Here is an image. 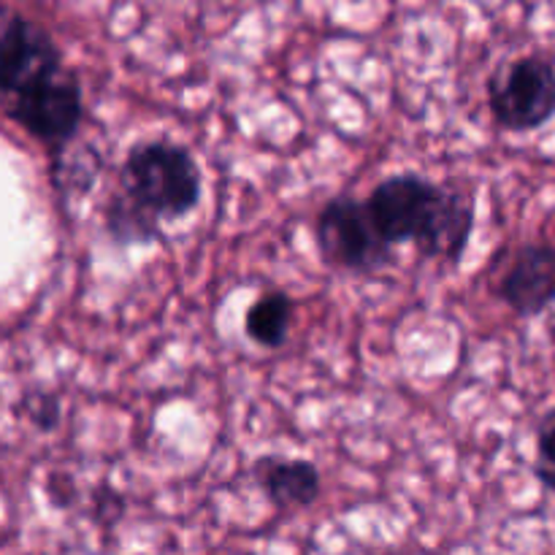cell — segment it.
Returning a JSON list of instances; mask_svg holds the SVG:
<instances>
[{"label":"cell","mask_w":555,"mask_h":555,"mask_svg":"<svg viewBox=\"0 0 555 555\" xmlns=\"http://www.w3.org/2000/svg\"><path fill=\"white\" fill-rule=\"evenodd\" d=\"M0 108L54 152L85 117L81 85L54 38L16 9L0 5Z\"/></svg>","instance_id":"1"},{"label":"cell","mask_w":555,"mask_h":555,"mask_svg":"<svg viewBox=\"0 0 555 555\" xmlns=\"http://www.w3.org/2000/svg\"><path fill=\"white\" fill-rule=\"evenodd\" d=\"M253 477L276 507H309L320 496V472L312 461L260 455Z\"/></svg>","instance_id":"7"},{"label":"cell","mask_w":555,"mask_h":555,"mask_svg":"<svg viewBox=\"0 0 555 555\" xmlns=\"http://www.w3.org/2000/svg\"><path fill=\"white\" fill-rule=\"evenodd\" d=\"M106 231L117 244H146L160 236V222L144 215L117 190L106 204Z\"/></svg>","instance_id":"9"},{"label":"cell","mask_w":555,"mask_h":555,"mask_svg":"<svg viewBox=\"0 0 555 555\" xmlns=\"http://www.w3.org/2000/svg\"><path fill=\"white\" fill-rule=\"evenodd\" d=\"M204 173L193 152L173 141L130 146L119 168V193L157 222L190 215L198 206Z\"/></svg>","instance_id":"3"},{"label":"cell","mask_w":555,"mask_h":555,"mask_svg":"<svg viewBox=\"0 0 555 555\" xmlns=\"http://www.w3.org/2000/svg\"><path fill=\"white\" fill-rule=\"evenodd\" d=\"M488 106L507 130H537L555 114V68L540 54L502 65L488 81Z\"/></svg>","instance_id":"5"},{"label":"cell","mask_w":555,"mask_h":555,"mask_svg":"<svg viewBox=\"0 0 555 555\" xmlns=\"http://www.w3.org/2000/svg\"><path fill=\"white\" fill-rule=\"evenodd\" d=\"M534 475L547 491L555 493V406L542 417L540 428H537Z\"/></svg>","instance_id":"10"},{"label":"cell","mask_w":555,"mask_h":555,"mask_svg":"<svg viewBox=\"0 0 555 555\" xmlns=\"http://www.w3.org/2000/svg\"><path fill=\"white\" fill-rule=\"evenodd\" d=\"M499 296L509 309L524 318L540 314L555 301V247L551 244H526L502 276Z\"/></svg>","instance_id":"6"},{"label":"cell","mask_w":555,"mask_h":555,"mask_svg":"<svg viewBox=\"0 0 555 555\" xmlns=\"http://www.w3.org/2000/svg\"><path fill=\"white\" fill-rule=\"evenodd\" d=\"M551 336H553V347H555V325H553V331H551Z\"/></svg>","instance_id":"11"},{"label":"cell","mask_w":555,"mask_h":555,"mask_svg":"<svg viewBox=\"0 0 555 555\" xmlns=\"http://www.w3.org/2000/svg\"><path fill=\"white\" fill-rule=\"evenodd\" d=\"M369 211L385 242H412L423 258L461 260L475 228V209L464 195L421 177L396 173L369 195Z\"/></svg>","instance_id":"2"},{"label":"cell","mask_w":555,"mask_h":555,"mask_svg":"<svg viewBox=\"0 0 555 555\" xmlns=\"http://www.w3.org/2000/svg\"><path fill=\"white\" fill-rule=\"evenodd\" d=\"M293 323V298L285 291H266L260 293L253 301V307L247 309V318H244V331H247L249 339L260 347H276L285 345L287 331Z\"/></svg>","instance_id":"8"},{"label":"cell","mask_w":555,"mask_h":555,"mask_svg":"<svg viewBox=\"0 0 555 555\" xmlns=\"http://www.w3.org/2000/svg\"><path fill=\"white\" fill-rule=\"evenodd\" d=\"M320 255L328 266L352 274H374L393 260V247L377 231L366 201L336 195L314 222Z\"/></svg>","instance_id":"4"}]
</instances>
